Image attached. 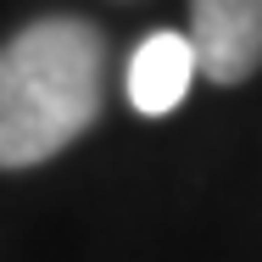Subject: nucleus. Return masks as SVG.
Masks as SVG:
<instances>
[{"instance_id":"obj_3","label":"nucleus","mask_w":262,"mask_h":262,"mask_svg":"<svg viewBox=\"0 0 262 262\" xmlns=\"http://www.w3.org/2000/svg\"><path fill=\"white\" fill-rule=\"evenodd\" d=\"M195 51H190V34H173L157 28L140 39V51L128 61V101L140 117H167L173 106L184 101V90L195 84Z\"/></svg>"},{"instance_id":"obj_2","label":"nucleus","mask_w":262,"mask_h":262,"mask_svg":"<svg viewBox=\"0 0 262 262\" xmlns=\"http://www.w3.org/2000/svg\"><path fill=\"white\" fill-rule=\"evenodd\" d=\"M190 51L212 84H246L262 67V0H190Z\"/></svg>"},{"instance_id":"obj_1","label":"nucleus","mask_w":262,"mask_h":262,"mask_svg":"<svg viewBox=\"0 0 262 262\" xmlns=\"http://www.w3.org/2000/svg\"><path fill=\"white\" fill-rule=\"evenodd\" d=\"M106 34L39 17L0 45V167H39L95 128L106 106Z\"/></svg>"}]
</instances>
